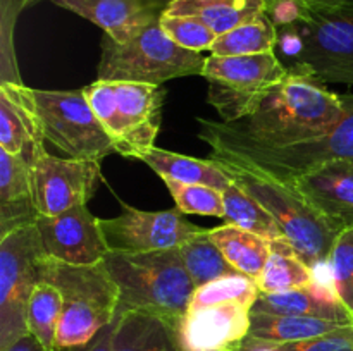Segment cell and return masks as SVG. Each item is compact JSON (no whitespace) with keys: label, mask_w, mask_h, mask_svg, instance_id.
Returning a JSON list of instances; mask_svg holds the SVG:
<instances>
[{"label":"cell","mask_w":353,"mask_h":351,"mask_svg":"<svg viewBox=\"0 0 353 351\" xmlns=\"http://www.w3.org/2000/svg\"><path fill=\"white\" fill-rule=\"evenodd\" d=\"M252 312L272 315L319 317L340 323H353V315L340 301L334 288L312 282L309 288L286 292H259Z\"/></svg>","instance_id":"cell-20"},{"label":"cell","mask_w":353,"mask_h":351,"mask_svg":"<svg viewBox=\"0 0 353 351\" xmlns=\"http://www.w3.org/2000/svg\"><path fill=\"white\" fill-rule=\"evenodd\" d=\"M162 181L165 182L169 193L174 198L176 209L181 210L183 213L224 219L223 191L205 184H186L172 179H162Z\"/></svg>","instance_id":"cell-32"},{"label":"cell","mask_w":353,"mask_h":351,"mask_svg":"<svg viewBox=\"0 0 353 351\" xmlns=\"http://www.w3.org/2000/svg\"><path fill=\"white\" fill-rule=\"evenodd\" d=\"M257 281L248 275H228V277L216 279L212 282L200 286L195 289L190 308H200V306L224 305V303H238L247 308H254L259 298Z\"/></svg>","instance_id":"cell-31"},{"label":"cell","mask_w":353,"mask_h":351,"mask_svg":"<svg viewBox=\"0 0 353 351\" xmlns=\"http://www.w3.org/2000/svg\"><path fill=\"white\" fill-rule=\"evenodd\" d=\"M341 326H347V323L319 319V317L272 315V313L252 312V326L248 336L269 341V343L290 344L323 336Z\"/></svg>","instance_id":"cell-25"},{"label":"cell","mask_w":353,"mask_h":351,"mask_svg":"<svg viewBox=\"0 0 353 351\" xmlns=\"http://www.w3.org/2000/svg\"><path fill=\"white\" fill-rule=\"evenodd\" d=\"M50 2L92 21L117 43H124L162 16L145 6L141 0H50Z\"/></svg>","instance_id":"cell-18"},{"label":"cell","mask_w":353,"mask_h":351,"mask_svg":"<svg viewBox=\"0 0 353 351\" xmlns=\"http://www.w3.org/2000/svg\"><path fill=\"white\" fill-rule=\"evenodd\" d=\"M40 217L33 195V167L0 148V236L31 226Z\"/></svg>","instance_id":"cell-19"},{"label":"cell","mask_w":353,"mask_h":351,"mask_svg":"<svg viewBox=\"0 0 353 351\" xmlns=\"http://www.w3.org/2000/svg\"><path fill=\"white\" fill-rule=\"evenodd\" d=\"M209 237L241 275H248L255 281L261 277L271 258V241L252 231H245L231 224H223V226L209 229Z\"/></svg>","instance_id":"cell-24"},{"label":"cell","mask_w":353,"mask_h":351,"mask_svg":"<svg viewBox=\"0 0 353 351\" xmlns=\"http://www.w3.org/2000/svg\"><path fill=\"white\" fill-rule=\"evenodd\" d=\"M3 351H47V350L41 346V343L33 336V334H26V336L21 337L19 341L10 344V346Z\"/></svg>","instance_id":"cell-40"},{"label":"cell","mask_w":353,"mask_h":351,"mask_svg":"<svg viewBox=\"0 0 353 351\" xmlns=\"http://www.w3.org/2000/svg\"><path fill=\"white\" fill-rule=\"evenodd\" d=\"M340 96L343 116L324 136L285 148H231L212 153L286 186L324 164L353 160V93Z\"/></svg>","instance_id":"cell-8"},{"label":"cell","mask_w":353,"mask_h":351,"mask_svg":"<svg viewBox=\"0 0 353 351\" xmlns=\"http://www.w3.org/2000/svg\"><path fill=\"white\" fill-rule=\"evenodd\" d=\"M57 351H112V323L103 327L90 343L76 348H65Z\"/></svg>","instance_id":"cell-38"},{"label":"cell","mask_w":353,"mask_h":351,"mask_svg":"<svg viewBox=\"0 0 353 351\" xmlns=\"http://www.w3.org/2000/svg\"><path fill=\"white\" fill-rule=\"evenodd\" d=\"M341 116L338 93L307 72L290 71L243 119L223 123L199 117V138L212 150L285 148L324 136Z\"/></svg>","instance_id":"cell-1"},{"label":"cell","mask_w":353,"mask_h":351,"mask_svg":"<svg viewBox=\"0 0 353 351\" xmlns=\"http://www.w3.org/2000/svg\"><path fill=\"white\" fill-rule=\"evenodd\" d=\"M141 2H143L145 6L150 7V9H154L155 12L162 14V12H165V10H168L169 7L176 2V0H141Z\"/></svg>","instance_id":"cell-41"},{"label":"cell","mask_w":353,"mask_h":351,"mask_svg":"<svg viewBox=\"0 0 353 351\" xmlns=\"http://www.w3.org/2000/svg\"><path fill=\"white\" fill-rule=\"evenodd\" d=\"M283 351H353V323L341 326L323 336L299 343L281 344Z\"/></svg>","instance_id":"cell-35"},{"label":"cell","mask_w":353,"mask_h":351,"mask_svg":"<svg viewBox=\"0 0 353 351\" xmlns=\"http://www.w3.org/2000/svg\"><path fill=\"white\" fill-rule=\"evenodd\" d=\"M288 188L341 231L353 226V160L321 165L300 176Z\"/></svg>","instance_id":"cell-17"},{"label":"cell","mask_w":353,"mask_h":351,"mask_svg":"<svg viewBox=\"0 0 353 351\" xmlns=\"http://www.w3.org/2000/svg\"><path fill=\"white\" fill-rule=\"evenodd\" d=\"M45 134L34 109L33 88L19 81L0 85V148L19 155L33 167L45 151Z\"/></svg>","instance_id":"cell-16"},{"label":"cell","mask_w":353,"mask_h":351,"mask_svg":"<svg viewBox=\"0 0 353 351\" xmlns=\"http://www.w3.org/2000/svg\"><path fill=\"white\" fill-rule=\"evenodd\" d=\"M45 255L68 265H95L109 253V244L86 205H76L55 217L40 215L34 222Z\"/></svg>","instance_id":"cell-14"},{"label":"cell","mask_w":353,"mask_h":351,"mask_svg":"<svg viewBox=\"0 0 353 351\" xmlns=\"http://www.w3.org/2000/svg\"><path fill=\"white\" fill-rule=\"evenodd\" d=\"M268 16L276 28L299 23L305 14V0H268Z\"/></svg>","instance_id":"cell-37"},{"label":"cell","mask_w":353,"mask_h":351,"mask_svg":"<svg viewBox=\"0 0 353 351\" xmlns=\"http://www.w3.org/2000/svg\"><path fill=\"white\" fill-rule=\"evenodd\" d=\"M83 92L112 140L116 153L140 158L141 153L155 147L165 89L147 83L97 79Z\"/></svg>","instance_id":"cell-5"},{"label":"cell","mask_w":353,"mask_h":351,"mask_svg":"<svg viewBox=\"0 0 353 351\" xmlns=\"http://www.w3.org/2000/svg\"><path fill=\"white\" fill-rule=\"evenodd\" d=\"M183 262L186 265L190 277L195 282L196 288L212 282L216 279L228 277V275H238L240 272L226 260L223 251L217 248L209 237V231L202 236L193 237L179 246Z\"/></svg>","instance_id":"cell-30"},{"label":"cell","mask_w":353,"mask_h":351,"mask_svg":"<svg viewBox=\"0 0 353 351\" xmlns=\"http://www.w3.org/2000/svg\"><path fill=\"white\" fill-rule=\"evenodd\" d=\"M159 23L176 43L193 52H210L217 38V34L196 17L172 16L164 12Z\"/></svg>","instance_id":"cell-34"},{"label":"cell","mask_w":353,"mask_h":351,"mask_svg":"<svg viewBox=\"0 0 353 351\" xmlns=\"http://www.w3.org/2000/svg\"><path fill=\"white\" fill-rule=\"evenodd\" d=\"M99 79L157 85L183 76H202L207 58L176 43L154 21L124 43L103 34Z\"/></svg>","instance_id":"cell-6"},{"label":"cell","mask_w":353,"mask_h":351,"mask_svg":"<svg viewBox=\"0 0 353 351\" xmlns=\"http://www.w3.org/2000/svg\"><path fill=\"white\" fill-rule=\"evenodd\" d=\"M33 100L45 140L61 148L68 157L102 162L116 151L83 89H33Z\"/></svg>","instance_id":"cell-11"},{"label":"cell","mask_w":353,"mask_h":351,"mask_svg":"<svg viewBox=\"0 0 353 351\" xmlns=\"http://www.w3.org/2000/svg\"><path fill=\"white\" fill-rule=\"evenodd\" d=\"M38 0H0V16H2V57L3 65L7 64V58L12 57L10 52V33H12L14 23L17 16L23 12L26 7L33 6Z\"/></svg>","instance_id":"cell-36"},{"label":"cell","mask_w":353,"mask_h":351,"mask_svg":"<svg viewBox=\"0 0 353 351\" xmlns=\"http://www.w3.org/2000/svg\"><path fill=\"white\" fill-rule=\"evenodd\" d=\"M278 45V28L268 14L240 24L234 30L221 34L214 41V55H255L269 54Z\"/></svg>","instance_id":"cell-28"},{"label":"cell","mask_w":353,"mask_h":351,"mask_svg":"<svg viewBox=\"0 0 353 351\" xmlns=\"http://www.w3.org/2000/svg\"><path fill=\"white\" fill-rule=\"evenodd\" d=\"M252 310L238 303L190 308L178 326L183 351H236L247 339Z\"/></svg>","instance_id":"cell-15"},{"label":"cell","mask_w":353,"mask_h":351,"mask_svg":"<svg viewBox=\"0 0 353 351\" xmlns=\"http://www.w3.org/2000/svg\"><path fill=\"white\" fill-rule=\"evenodd\" d=\"M138 160L145 162L152 171L162 179H172L186 184H205L224 191L231 184V178L212 160V158L188 157V155L172 153L162 148L152 147L140 155Z\"/></svg>","instance_id":"cell-23"},{"label":"cell","mask_w":353,"mask_h":351,"mask_svg":"<svg viewBox=\"0 0 353 351\" xmlns=\"http://www.w3.org/2000/svg\"><path fill=\"white\" fill-rule=\"evenodd\" d=\"M100 179V162L61 158L45 150L33 164V195L38 213L55 217L76 205H86L99 189Z\"/></svg>","instance_id":"cell-13"},{"label":"cell","mask_w":353,"mask_h":351,"mask_svg":"<svg viewBox=\"0 0 353 351\" xmlns=\"http://www.w3.org/2000/svg\"><path fill=\"white\" fill-rule=\"evenodd\" d=\"M112 351H183L178 326L143 310L116 315Z\"/></svg>","instance_id":"cell-21"},{"label":"cell","mask_w":353,"mask_h":351,"mask_svg":"<svg viewBox=\"0 0 353 351\" xmlns=\"http://www.w3.org/2000/svg\"><path fill=\"white\" fill-rule=\"evenodd\" d=\"M265 9L268 0H176L165 12L196 17L221 36L240 24L268 14Z\"/></svg>","instance_id":"cell-22"},{"label":"cell","mask_w":353,"mask_h":351,"mask_svg":"<svg viewBox=\"0 0 353 351\" xmlns=\"http://www.w3.org/2000/svg\"><path fill=\"white\" fill-rule=\"evenodd\" d=\"M62 306V292L48 281H41L28 301V329L47 351H55V337L61 322Z\"/></svg>","instance_id":"cell-29"},{"label":"cell","mask_w":353,"mask_h":351,"mask_svg":"<svg viewBox=\"0 0 353 351\" xmlns=\"http://www.w3.org/2000/svg\"><path fill=\"white\" fill-rule=\"evenodd\" d=\"M236 351H283L281 344L269 343V341L255 339V337L247 336V339L241 343V346Z\"/></svg>","instance_id":"cell-39"},{"label":"cell","mask_w":353,"mask_h":351,"mask_svg":"<svg viewBox=\"0 0 353 351\" xmlns=\"http://www.w3.org/2000/svg\"><path fill=\"white\" fill-rule=\"evenodd\" d=\"M274 52L255 55H210L202 76L209 83L207 100L223 123H234L254 112L264 96L288 76Z\"/></svg>","instance_id":"cell-10"},{"label":"cell","mask_w":353,"mask_h":351,"mask_svg":"<svg viewBox=\"0 0 353 351\" xmlns=\"http://www.w3.org/2000/svg\"><path fill=\"white\" fill-rule=\"evenodd\" d=\"M303 50L288 71L324 85H353V0H305L299 23Z\"/></svg>","instance_id":"cell-7"},{"label":"cell","mask_w":353,"mask_h":351,"mask_svg":"<svg viewBox=\"0 0 353 351\" xmlns=\"http://www.w3.org/2000/svg\"><path fill=\"white\" fill-rule=\"evenodd\" d=\"M214 162L236 182L247 195L257 200L283 229L286 241L299 258L310 267L330 260V253L341 229L286 184L257 174L219 155H210Z\"/></svg>","instance_id":"cell-3"},{"label":"cell","mask_w":353,"mask_h":351,"mask_svg":"<svg viewBox=\"0 0 353 351\" xmlns=\"http://www.w3.org/2000/svg\"><path fill=\"white\" fill-rule=\"evenodd\" d=\"M45 281L52 282L64 299L55 351L90 343L116 319L119 286L103 262L68 265L47 257Z\"/></svg>","instance_id":"cell-4"},{"label":"cell","mask_w":353,"mask_h":351,"mask_svg":"<svg viewBox=\"0 0 353 351\" xmlns=\"http://www.w3.org/2000/svg\"><path fill=\"white\" fill-rule=\"evenodd\" d=\"M272 253L264 272L257 279L261 292H286L309 288L314 282V268L307 265L286 240L271 241Z\"/></svg>","instance_id":"cell-26"},{"label":"cell","mask_w":353,"mask_h":351,"mask_svg":"<svg viewBox=\"0 0 353 351\" xmlns=\"http://www.w3.org/2000/svg\"><path fill=\"white\" fill-rule=\"evenodd\" d=\"M224 224L241 227L245 231L259 234L269 241L286 240L283 229L274 217L250 195L243 191L236 182H231L223 191Z\"/></svg>","instance_id":"cell-27"},{"label":"cell","mask_w":353,"mask_h":351,"mask_svg":"<svg viewBox=\"0 0 353 351\" xmlns=\"http://www.w3.org/2000/svg\"><path fill=\"white\" fill-rule=\"evenodd\" d=\"M103 265L119 286L116 315L131 310L155 313L179 326L196 286L178 248L155 251H109Z\"/></svg>","instance_id":"cell-2"},{"label":"cell","mask_w":353,"mask_h":351,"mask_svg":"<svg viewBox=\"0 0 353 351\" xmlns=\"http://www.w3.org/2000/svg\"><path fill=\"white\" fill-rule=\"evenodd\" d=\"M45 260L34 224L0 236V351L30 334L28 301L45 281Z\"/></svg>","instance_id":"cell-9"},{"label":"cell","mask_w":353,"mask_h":351,"mask_svg":"<svg viewBox=\"0 0 353 351\" xmlns=\"http://www.w3.org/2000/svg\"><path fill=\"white\" fill-rule=\"evenodd\" d=\"M330 267L338 298L353 315V226L338 234L330 253Z\"/></svg>","instance_id":"cell-33"},{"label":"cell","mask_w":353,"mask_h":351,"mask_svg":"<svg viewBox=\"0 0 353 351\" xmlns=\"http://www.w3.org/2000/svg\"><path fill=\"white\" fill-rule=\"evenodd\" d=\"M121 210L114 219H100L110 251L169 250L209 231L190 222L179 209L147 212L121 202Z\"/></svg>","instance_id":"cell-12"}]
</instances>
